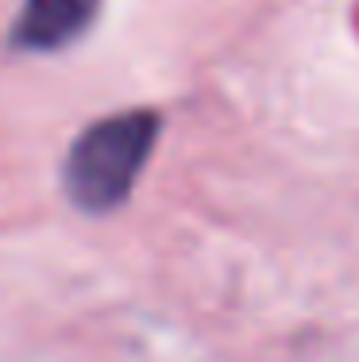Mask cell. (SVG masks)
Masks as SVG:
<instances>
[{
	"instance_id": "obj_1",
	"label": "cell",
	"mask_w": 359,
	"mask_h": 362,
	"mask_svg": "<svg viewBox=\"0 0 359 362\" xmlns=\"http://www.w3.org/2000/svg\"><path fill=\"white\" fill-rule=\"evenodd\" d=\"M162 119L155 112H116L97 119L93 127L74 139L66 154V193L81 212H108L127 201L135 177L143 174L151 158V146L159 139Z\"/></svg>"
},
{
	"instance_id": "obj_2",
	"label": "cell",
	"mask_w": 359,
	"mask_h": 362,
	"mask_svg": "<svg viewBox=\"0 0 359 362\" xmlns=\"http://www.w3.org/2000/svg\"><path fill=\"white\" fill-rule=\"evenodd\" d=\"M101 0H23L12 23L20 50H62L93 28Z\"/></svg>"
}]
</instances>
